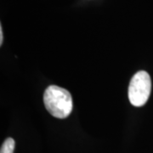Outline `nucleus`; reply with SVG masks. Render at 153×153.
I'll use <instances>...</instances> for the list:
<instances>
[{
  "mask_svg": "<svg viewBox=\"0 0 153 153\" xmlns=\"http://www.w3.org/2000/svg\"><path fill=\"white\" fill-rule=\"evenodd\" d=\"M44 105L50 114L56 118H66L72 111V98L66 89L51 85L44 94Z\"/></svg>",
  "mask_w": 153,
  "mask_h": 153,
  "instance_id": "f257e3e1",
  "label": "nucleus"
},
{
  "mask_svg": "<svg viewBox=\"0 0 153 153\" xmlns=\"http://www.w3.org/2000/svg\"><path fill=\"white\" fill-rule=\"evenodd\" d=\"M152 91V80L146 71H140L133 76L128 86V99L134 106H142L147 102Z\"/></svg>",
  "mask_w": 153,
  "mask_h": 153,
  "instance_id": "f03ea898",
  "label": "nucleus"
},
{
  "mask_svg": "<svg viewBox=\"0 0 153 153\" xmlns=\"http://www.w3.org/2000/svg\"><path fill=\"white\" fill-rule=\"evenodd\" d=\"M16 143L12 138L6 139L5 141L3 143L0 153H14Z\"/></svg>",
  "mask_w": 153,
  "mask_h": 153,
  "instance_id": "7ed1b4c3",
  "label": "nucleus"
},
{
  "mask_svg": "<svg viewBox=\"0 0 153 153\" xmlns=\"http://www.w3.org/2000/svg\"><path fill=\"white\" fill-rule=\"evenodd\" d=\"M3 41H4L3 28H2V26H0V45H2V44H3Z\"/></svg>",
  "mask_w": 153,
  "mask_h": 153,
  "instance_id": "20e7f679",
  "label": "nucleus"
}]
</instances>
